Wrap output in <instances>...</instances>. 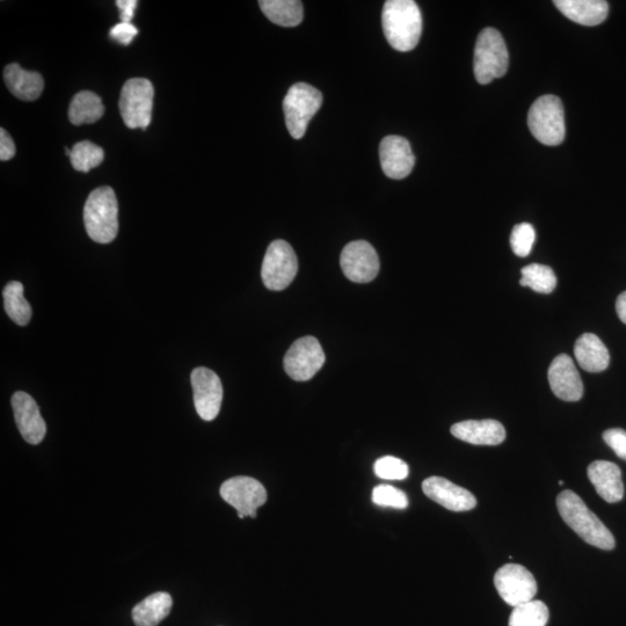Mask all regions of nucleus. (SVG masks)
Segmentation results:
<instances>
[{"label":"nucleus","instance_id":"obj_3","mask_svg":"<svg viewBox=\"0 0 626 626\" xmlns=\"http://www.w3.org/2000/svg\"><path fill=\"white\" fill-rule=\"evenodd\" d=\"M84 223L87 235L94 242L109 244L118 236L119 206L111 187L94 189L84 207Z\"/></svg>","mask_w":626,"mask_h":626},{"label":"nucleus","instance_id":"obj_8","mask_svg":"<svg viewBox=\"0 0 626 626\" xmlns=\"http://www.w3.org/2000/svg\"><path fill=\"white\" fill-rule=\"evenodd\" d=\"M297 272L298 260L293 247L285 240H274L262 262L261 278L266 288L274 291L286 289Z\"/></svg>","mask_w":626,"mask_h":626},{"label":"nucleus","instance_id":"obj_36","mask_svg":"<svg viewBox=\"0 0 626 626\" xmlns=\"http://www.w3.org/2000/svg\"><path fill=\"white\" fill-rule=\"evenodd\" d=\"M137 0H118L116 6L120 11L121 23H131L137 7Z\"/></svg>","mask_w":626,"mask_h":626},{"label":"nucleus","instance_id":"obj_25","mask_svg":"<svg viewBox=\"0 0 626 626\" xmlns=\"http://www.w3.org/2000/svg\"><path fill=\"white\" fill-rule=\"evenodd\" d=\"M260 9L272 23L295 27L303 21V4L298 0H260Z\"/></svg>","mask_w":626,"mask_h":626},{"label":"nucleus","instance_id":"obj_13","mask_svg":"<svg viewBox=\"0 0 626 626\" xmlns=\"http://www.w3.org/2000/svg\"><path fill=\"white\" fill-rule=\"evenodd\" d=\"M194 404L201 419L213 421L221 411L223 387L215 371L205 367L195 368L192 376Z\"/></svg>","mask_w":626,"mask_h":626},{"label":"nucleus","instance_id":"obj_28","mask_svg":"<svg viewBox=\"0 0 626 626\" xmlns=\"http://www.w3.org/2000/svg\"><path fill=\"white\" fill-rule=\"evenodd\" d=\"M549 608L542 601L533 600L515 607L508 626H547Z\"/></svg>","mask_w":626,"mask_h":626},{"label":"nucleus","instance_id":"obj_22","mask_svg":"<svg viewBox=\"0 0 626 626\" xmlns=\"http://www.w3.org/2000/svg\"><path fill=\"white\" fill-rule=\"evenodd\" d=\"M574 356L579 366L588 373H601L610 363V354L602 340L593 333H585L575 342Z\"/></svg>","mask_w":626,"mask_h":626},{"label":"nucleus","instance_id":"obj_14","mask_svg":"<svg viewBox=\"0 0 626 626\" xmlns=\"http://www.w3.org/2000/svg\"><path fill=\"white\" fill-rule=\"evenodd\" d=\"M380 160L385 176L395 180L410 176L416 164V157L409 141L396 135L383 138L380 145Z\"/></svg>","mask_w":626,"mask_h":626},{"label":"nucleus","instance_id":"obj_19","mask_svg":"<svg viewBox=\"0 0 626 626\" xmlns=\"http://www.w3.org/2000/svg\"><path fill=\"white\" fill-rule=\"evenodd\" d=\"M587 473L596 492L603 500L609 504H615L624 498L622 471L618 465L607 461H595L589 465Z\"/></svg>","mask_w":626,"mask_h":626},{"label":"nucleus","instance_id":"obj_27","mask_svg":"<svg viewBox=\"0 0 626 626\" xmlns=\"http://www.w3.org/2000/svg\"><path fill=\"white\" fill-rule=\"evenodd\" d=\"M520 285L540 294H551L557 287V276L549 266L531 264L521 269Z\"/></svg>","mask_w":626,"mask_h":626},{"label":"nucleus","instance_id":"obj_31","mask_svg":"<svg viewBox=\"0 0 626 626\" xmlns=\"http://www.w3.org/2000/svg\"><path fill=\"white\" fill-rule=\"evenodd\" d=\"M536 240V232L533 225L521 223L515 225L511 235V246L516 256L528 257Z\"/></svg>","mask_w":626,"mask_h":626},{"label":"nucleus","instance_id":"obj_11","mask_svg":"<svg viewBox=\"0 0 626 626\" xmlns=\"http://www.w3.org/2000/svg\"><path fill=\"white\" fill-rule=\"evenodd\" d=\"M325 363V353L319 341L313 337L298 339L289 348L283 360L285 370L291 380L305 382L311 380Z\"/></svg>","mask_w":626,"mask_h":626},{"label":"nucleus","instance_id":"obj_17","mask_svg":"<svg viewBox=\"0 0 626 626\" xmlns=\"http://www.w3.org/2000/svg\"><path fill=\"white\" fill-rule=\"evenodd\" d=\"M426 496L451 512H468L477 506L473 494L442 477H431L422 483Z\"/></svg>","mask_w":626,"mask_h":626},{"label":"nucleus","instance_id":"obj_29","mask_svg":"<svg viewBox=\"0 0 626 626\" xmlns=\"http://www.w3.org/2000/svg\"><path fill=\"white\" fill-rule=\"evenodd\" d=\"M105 152L90 141L79 142L71 149V165L78 172H90L104 162Z\"/></svg>","mask_w":626,"mask_h":626},{"label":"nucleus","instance_id":"obj_4","mask_svg":"<svg viewBox=\"0 0 626 626\" xmlns=\"http://www.w3.org/2000/svg\"><path fill=\"white\" fill-rule=\"evenodd\" d=\"M509 65L508 49L502 35L494 28L480 32L473 57L477 82L486 85L505 76Z\"/></svg>","mask_w":626,"mask_h":626},{"label":"nucleus","instance_id":"obj_23","mask_svg":"<svg viewBox=\"0 0 626 626\" xmlns=\"http://www.w3.org/2000/svg\"><path fill=\"white\" fill-rule=\"evenodd\" d=\"M173 607L169 593L158 592L148 596L133 609V620L136 626H157L170 615Z\"/></svg>","mask_w":626,"mask_h":626},{"label":"nucleus","instance_id":"obj_37","mask_svg":"<svg viewBox=\"0 0 626 626\" xmlns=\"http://www.w3.org/2000/svg\"><path fill=\"white\" fill-rule=\"evenodd\" d=\"M616 311L618 317L626 324V291L618 296L616 301Z\"/></svg>","mask_w":626,"mask_h":626},{"label":"nucleus","instance_id":"obj_7","mask_svg":"<svg viewBox=\"0 0 626 626\" xmlns=\"http://www.w3.org/2000/svg\"><path fill=\"white\" fill-rule=\"evenodd\" d=\"M155 89L149 79L131 78L123 85L120 113L129 129H147L154 109Z\"/></svg>","mask_w":626,"mask_h":626},{"label":"nucleus","instance_id":"obj_2","mask_svg":"<svg viewBox=\"0 0 626 626\" xmlns=\"http://www.w3.org/2000/svg\"><path fill=\"white\" fill-rule=\"evenodd\" d=\"M382 25L389 45L398 52H411L422 33V16L413 0H388L382 13Z\"/></svg>","mask_w":626,"mask_h":626},{"label":"nucleus","instance_id":"obj_5","mask_svg":"<svg viewBox=\"0 0 626 626\" xmlns=\"http://www.w3.org/2000/svg\"><path fill=\"white\" fill-rule=\"evenodd\" d=\"M531 134L544 145L562 144L565 140V113L562 100L556 96L538 98L528 113Z\"/></svg>","mask_w":626,"mask_h":626},{"label":"nucleus","instance_id":"obj_20","mask_svg":"<svg viewBox=\"0 0 626 626\" xmlns=\"http://www.w3.org/2000/svg\"><path fill=\"white\" fill-rule=\"evenodd\" d=\"M5 84L14 97L24 101L40 98L45 89V80L39 72L27 71L17 63L7 65L4 70Z\"/></svg>","mask_w":626,"mask_h":626},{"label":"nucleus","instance_id":"obj_12","mask_svg":"<svg viewBox=\"0 0 626 626\" xmlns=\"http://www.w3.org/2000/svg\"><path fill=\"white\" fill-rule=\"evenodd\" d=\"M342 272L355 283H368L380 272V259L373 245L366 240H356L342 250L340 257Z\"/></svg>","mask_w":626,"mask_h":626},{"label":"nucleus","instance_id":"obj_32","mask_svg":"<svg viewBox=\"0 0 626 626\" xmlns=\"http://www.w3.org/2000/svg\"><path fill=\"white\" fill-rule=\"evenodd\" d=\"M373 502L380 507L405 509L409 506V499L403 491L391 485H378L373 491Z\"/></svg>","mask_w":626,"mask_h":626},{"label":"nucleus","instance_id":"obj_18","mask_svg":"<svg viewBox=\"0 0 626 626\" xmlns=\"http://www.w3.org/2000/svg\"><path fill=\"white\" fill-rule=\"evenodd\" d=\"M456 439L475 446H498L506 439V429L497 420H467L450 429Z\"/></svg>","mask_w":626,"mask_h":626},{"label":"nucleus","instance_id":"obj_35","mask_svg":"<svg viewBox=\"0 0 626 626\" xmlns=\"http://www.w3.org/2000/svg\"><path fill=\"white\" fill-rule=\"evenodd\" d=\"M16 156V144H14L12 137L7 131L0 129V160L7 162Z\"/></svg>","mask_w":626,"mask_h":626},{"label":"nucleus","instance_id":"obj_33","mask_svg":"<svg viewBox=\"0 0 626 626\" xmlns=\"http://www.w3.org/2000/svg\"><path fill=\"white\" fill-rule=\"evenodd\" d=\"M603 440L626 462V432L621 428H611L603 433Z\"/></svg>","mask_w":626,"mask_h":626},{"label":"nucleus","instance_id":"obj_15","mask_svg":"<svg viewBox=\"0 0 626 626\" xmlns=\"http://www.w3.org/2000/svg\"><path fill=\"white\" fill-rule=\"evenodd\" d=\"M553 393L565 402H578L584 396V383L569 355L560 354L552 361L548 371Z\"/></svg>","mask_w":626,"mask_h":626},{"label":"nucleus","instance_id":"obj_16","mask_svg":"<svg viewBox=\"0 0 626 626\" xmlns=\"http://www.w3.org/2000/svg\"><path fill=\"white\" fill-rule=\"evenodd\" d=\"M14 418L21 436L29 444H39L45 439L47 426L43 420L38 404L28 395L19 391L12 397Z\"/></svg>","mask_w":626,"mask_h":626},{"label":"nucleus","instance_id":"obj_10","mask_svg":"<svg viewBox=\"0 0 626 626\" xmlns=\"http://www.w3.org/2000/svg\"><path fill=\"white\" fill-rule=\"evenodd\" d=\"M221 497L236 509L240 519H256L257 509L266 504L267 492L257 479L240 476L223 483Z\"/></svg>","mask_w":626,"mask_h":626},{"label":"nucleus","instance_id":"obj_1","mask_svg":"<svg viewBox=\"0 0 626 626\" xmlns=\"http://www.w3.org/2000/svg\"><path fill=\"white\" fill-rule=\"evenodd\" d=\"M557 507L567 526L586 543L607 551L615 548L616 542L613 534L577 493L570 490L560 493L557 498Z\"/></svg>","mask_w":626,"mask_h":626},{"label":"nucleus","instance_id":"obj_6","mask_svg":"<svg viewBox=\"0 0 626 626\" xmlns=\"http://www.w3.org/2000/svg\"><path fill=\"white\" fill-rule=\"evenodd\" d=\"M323 105V94L307 83H297L290 87L283 112L289 134L295 140H301L307 131L309 122Z\"/></svg>","mask_w":626,"mask_h":626},{"label":"nucleus","instance_id":"obj_30","mask_svg":"<svg viewBox=\"0 0 626 626\" xmlns=\"http://www.w3.org/2000/svg\"><path fill=\"white\" fill-rule=\"evenodd\" d=\"M374 471L378 478L384 480H404L410 473L409 465L393 456H384L377 460Z\"/></svg>","mask_w":626,"mask_h":626},{"label":"nucleus","instance_id":"obj_21","mask_svg":"<svg viewBox=\"0 0 626 626\" xmlns=\"http://www.w3.org/2000/svg\"><path fill=\"white\" fill-rule=\"evenodd\" d=\"M557 9L579 25L598 26L607 19L609 5L603 0H556Z\"/></svg>","mask_w":626,"mask_h":626},{"label":"nucleus","instance_id":"obj_9","mask_svg":"<svg viewBox=\"0 0 626 626\" xmlns=\"http://www.w3.org/2000/svg\"><path fill=\"white\" fill-rule=\"evenodd\" d=\"M494 586L501 599L514 608L533 601L538 591L534 575L519 564L500 567L494 575Z\"/></svg>","mask_w":626,"mask_h":626},{"label":"nucleus","instance_id":"obj_24","mask_svg":"<svg viewBox=\"0 0 626 626\" xmlns=\"http://www.w3.org/2000/svg\"><path fill=\"white\" fill-rule=\"evenodd\" d=\"M105 113L103 100L98 94L91 91H82L76 94L69 107V120L72 125H92Z\"/></svg>","mask_w":626,"mask_h":626},{"label":"nucleus","instance_id":"obj_26","mask_svg":"<svg viewBox=\"0 0 626 626\" xmlns=\"http://www.w3.org/2000/svg\"><path fill=\"white\" fill-rule=\"evenodd\" d=\"M4 308L14 323L25 326L31 322L32 308L24 295V285L18 281L7 283L3 291Z\"/></svg>","mask_w":626,"mask_h":626},{"label":"nucleus","instance_id":"obj_34","mask_svg":"<svg viewBox=\"0 0 626 626\" xmlns=\"http://www.w3.org/2000/svg\"><path fill=\"white\" fill-rule=\"evenodd\" d=\"M138 34V29L131 23H120L115 25L111 32H109V36L116 41L121 43L123 46H129L131 42L136 38Z\"/></svg>","mask_w":626,"mask_h":626}]
</instances>
